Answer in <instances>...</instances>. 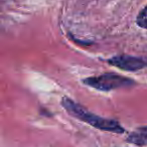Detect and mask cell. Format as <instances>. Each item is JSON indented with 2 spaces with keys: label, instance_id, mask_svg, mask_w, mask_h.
Instances as JSON below:
<instances>
[{
  "label": "cell",
  "instance_id": "3",
  "mask_svg": "<svg viewBox=\"0 0 147 147\" xmlns=\"http://www.w3.org/2000/svg\"><path fill=\"white\" fill-rule=\"evenodd\" d=\"M108 63L121 69L130 71H138V69H144L147 67V59L126 55H116V57H111Z\"/></svg>",
  "mask_w": 147,
  "mask_h": 147
},
{
  "label": "cell",
  "instance_id": "1",
  "mask_svg": "<svg viewBox=\"0 0 147 147\" xmlns=\"http://www.w3.org/2000/svg\"><path fill=\"white\" fill-rule=\"evenodd\" d=\"M61 106L67 111V113H69V115L76 117L79 120H82L84 122L88 123L95 128H98L103 131H110V132L114 133L124 132V128L117 121L96 116L93 113L89 112L83 106L69 100L67 97H63L61 99Z\"/></svg>",
  "mask_w": 147,
  "mask_h": 147
},
{
  "label": "cell",
  "instance_id": "4",
  "mask_svg": "<svg viewBox=\"0 0 147 147\" xmlns=\"http://www.w3.org/2000/svg\"><path fill=\"white\" fill-rule=\"evenodd\" d=\"M127 141L132 144L138 145V146L147 145V126L138 128L132 133H130L127 138Z\"/></svg>",
  "mask_w": 147,
  "mask_h": 147
},
{
  "label": "cell",
  "instance_id": "2",
  "mask_svg": "<svg viewBox=\"0 0 147 147\" xmlns=\"http://www.w3.org/2000/svg\"><path fill=\"white\" fill-rule=\"evenodd\" d=\"M84 83L99 91H111L114 89L126 88L134 85V81L131 79L111 73L87 78L84 80Z\"/></svg>",
  "mask_w": 147,
  "mask_h": 147
},
{
  "label": "cell",
  "instance_id": "5",
  "mask_svg": "<svg viewBox=\"0 0 147 147\" xmlns=\"http://www.w3.org/2000/svg\"><path fill=\"white\" fill-rule=\"evenodd\" d=\"M136 22L140 27L147 29V5L137 15Z\"/></svg>",
  "mask_w": 147,
  "mask_h": 147
}]
</instances>
